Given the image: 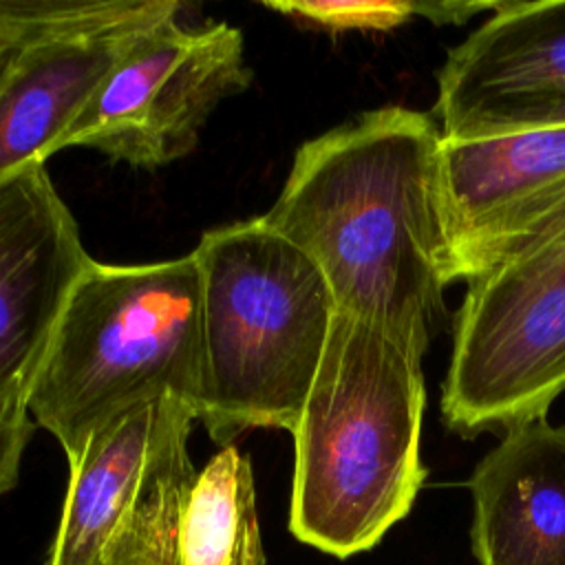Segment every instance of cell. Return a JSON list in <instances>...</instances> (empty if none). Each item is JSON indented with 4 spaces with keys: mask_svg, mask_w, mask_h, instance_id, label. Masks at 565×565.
I'll list each match as a JSON object with an SVG mask.
<instances>
[{
    "mask_svg": "<svg viewBox=\"0 0 565 565\" xmlns=\"http://www.w3.org/2000/svg\"><path fill=\"white\" fill-rule=\"evenodd\" d=\"M433 115L384 106L307 139L263 214L324 274L335 307L424 358L450 285Z\"/></svg>",
    "mask_w": 565,
    "mask_h": 565,
    "instance_id": "1",
    "label": "cell"
},
{
    "mask_svg": "<svg viewBox=\"0 0 565 565\" xmlns=\"http://www.w3.org/2000/svg\"><path fill=\"white\" fill-rule=\"evenodd\" d=\"M422 355L338 311L294 435L289 532L335 558L375 547L424 486Z\"/></svg>",
    "mask_w": 565,
    "mask_h": 565,
    "instance_id": "2",
    "label": "cell"
},
{
    "mask_svg": "<svg viewBox=\"0 0 565 565\" xmlns=\"http://www.w3.org/2000/svg\"><path fill=\"white\" fill-rule=\"evenodd\" d=\"M201 271L194 252L157 263L88 260L26 391L35 426L66 457L135 408L174 399L199 415Z\"/></svg>",
    "mask_w": 565,
    "mask_h": 565,
    "instance_id": "3",
    "label": "cell"
},
{
    "mask_svg": "<svg viewBox=\"0 0 565 565\" xmlns=\"http://www.w3.org/2000/svg\"><path fill=\"white\" fill-rule=\"evenodd\" d=\"M203 388L196 422L223 446L252 428L294 430L338 313L320 267L258 218L205 232Z\"/></svg>",
    "mask_w": 565,
    "mask_h": 565,
    "instance_id": "4",
    "label": "cell"
},
{
    "mask_svg": "<svg viewBox=\"0 0 565 565\" xmlns=\"http://www.w3.org/2000/svg\"><path fill=\"white\" fill-rule=\"evenodd\" d=\"M565 391V212L468 280L441 384L448 430L475 437L545 419Z\"/></svg>",
    "mask_w": 565,
    "mask_h": 565,
    "instance_id": "5",
    "label": "cell"
},
{
    "mask_svg": "<svg viewBox=\"0 0 565 565\" xmlns=\"http://www.w3.org/2000/svg\"><path fill=\"white\" fill-rule=\"evenodd\" d=\"M196 415L161 399L115 419L68 459L71 477L49 565H174L196 470Z\"/></svg>",
    "mask_w": 565,
    "mask_h": 565,
    "instance_id": "6",
    "label": "cell"
},
{
    "mask_svg": "<svg viewBox=\"0 0 565 565\" xmlns=\"http://www.w3.org/2000/svg\"><path fill=\"white\" fill-rule=\"evenodd\" d=\"M252 82L241 29L163 24L130 51L60 137L117 163L161 168L188 157L221 102Z\"/></svg>",
    "mask_w": 565,
    "mask_h": 565,
    "instance_id": "7",
    "label": "cell"
},
{
    "mask_svg": "<svg viewBox=\"0 0 565 565\" xmlns=\"http://www.w3.org/2000/svg\"><path fill=\"white\" fill-rule=\"evenodd\" d=\"M444 139L565 128V0L501 2L437 71Z\"/></svg>",
    "mask_w": 565,
    "mask_h": 565,
    "instance_id": "8",
    "label": "cell"
},
{
    "mask_svg": "<svg viewBox=\"0 0 565 565\" xmlns=\"http://www.w3.org/2000/svg\"><path fill=\"white\" fill-rule=\"evenodd\" d=\"M448 276L475 278L565 212V128L441 139Z\"/></svg>",
    "mask_w": 565,
    "mask_h": 565,
    "instance_id": "9",
    "label": "cell"
},
{
    "mask_svg": "<svg viewBox=\"0 0 565 565\" xmlns=\"http://www.w3.org/2000/svg\"><path fill=\"white\" fill-rule=\"evenodd\" d=\"M88 260L46 161L0 181V406L26 397Z\"/></svg>",
    "mask_w": 565,
    "mask_h": 565,
    "instance_id": "10",
    "label": "cell"
},
{
    "mask_svg": "<svg viewBox=\"0 0 565 565\" xmlns=\"http://www.w3.org/2000/svg\"><path fill=\"white\" fill-rule=\"evenodd\" d=\"M179 11L177 0H117L106 15L29 44L0 86V181L55 154L115 66Z\"/></svg>",
    "mask_w": 565,
    "mask_h": 565,
    "instance_id": "11",
    "label": "cell"
},
{
    "mask_svg": "<svg viewBox=\"0 0 565 565\" xmlns=\"http://www.w3.org/2000/svg\"><path fill=\"white\" fill-rule=\"evenodd\" d=\"M468 488L479 565H565V426L510 428Z\"/></svg>",
    "mask_w": 565,
    "mask_h": 565,
    "instance_id": "12",
    "label": "cell"
},
{
    "mask_svg": "<svg viewBox=\"0 0 565 565\" xmlns=\"http://www.w3.org/2000/svg\"><path fill=\"white\" fill-rule=\"evenodd\" d=\"M174 565H265L252 461L234 444L196 472L179 521Z\"/></svg>",
    "mask_w": 565,
    "mask_h": 565,
    "instance_id": "13",
    "label": "cell"
},
{
    "mask_svg": "<svg viewBox=\"0 0 565 565\" xmlns=\"http://www.w3.org/2000/svg\"><path fill=\"white\" fill-rule=\"evenodd\" d=\"M117 0H0V86L35 40L106 15Z\"/></svg>",
    "mask_w": 565,
    "mask_h": 565,
    "instance_id": "14",
    "label": "cell"
},
{
    "mask_svg": "<svg viewBox=\"0 0 565 565\" xmlns=\"http://www.w3.org/2000/svg\"><path fill=\"white\" fill-rule=\"evenodd\" d=\"M265 9L324 29H393L415 15V2L263 0Z\"/></svg>",
    "mask_w": 565,
    "mask_h": 565,
    "instance_id": "15",
    "label": "cell"
},
{
    "mask_svg": "<svg viewBox=\"0 0 565 565\" xmlns=\"http://www.w3.org/2000/svg\"><path fill=\"white\" fill-rule=\"evenodd\" d=\"M33 430L35 422L31 419L24 399L0 406V497L15 488Z\"/></svg>",
    "mask_w": 565,
    "mask_h": 565,
    "instance_id": "16",
    "label": "cell"
},
{
    "mask_svg": "<svg viewBox=\"0 0 565 565\" xmlns=\"http://www.w3.org/2000/svg\"><path fill=\"white\" fill-rule=\"evenodd\" d=\"M501 2H426V4H415V15L422 13L435 24H446V22H466L479 11H497Z\"/></svg>",
    "mask_w": 565,
    "mask_h": 565,
    "instance_id": "17",
    "label": "cell"
}]
</instances>
